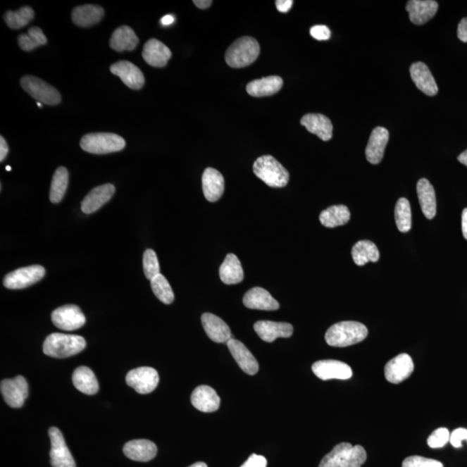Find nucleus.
<instances>
[{
  "label": "nucleus",
  "mask_w": 467,
  "mask_h": 467,
  "mask_svg": "<svg viewBox=\"0 0 467 467\" xmlns=\"http://www.w3.org/2000/svg\"><path fill=\"white\" fill-rule=\"evenodd\" d=\"M72 381L75 388L89 396L96 394L99 391V382L96 375L89 367L77 368L72 375Z\"/></svg>",
  "instance_id": "473e14b6"
},
{
  "label": "nucleus",
  "mask_w": 467,
  "mask_h": 467,
  "mask_svg": "<svg viewBox=\"0 0 467 467\" xmlns=\"http://www.w3.org/2000/svg\"><path fill=\"white\" fill-rule=\"evenodd\" d=\"M450 440V432L446 428H440L432 432L428 439V445L431 448H442Z\"/></svg>",
  "instance_id": "c03bdc74"
},
{
  "label": "nucleus",
  "mask_w": 467,
  "mask_h": 467,
  "mask_svg": "<svg viewBox=\"0 0 467 467\" xmlns=\"http://www.w3.org/2000/svg\"><path fill=\"white\" fill-rule=\"evenodd\" d=\"M20 85L23 89L40 104L55 106L62 100L58 91L40 78L26 75L21 79Z\"/></svg>",
  "instance_id": "423d86ee"
},
{
  "label": "nucleus",
  "mask_w": 467,
  "mask_h": 467,
  "mask_svg": "<svg viewBox=\"0 0 467 467\" xmlns=\"http://www.w3.org/2000/svg\"><path fill=\"white\" fill-rule=\"evenodd\" d=\"M191 401L194 408L204 413L216 411L221 404L216 390L207 385L197 387L192 394Z\"/></svg>",
  "instance_id": "5701e85b"
},
{
  "label": "nucleus",
  "mask_w": 467,
  "mask_h": 467,
  "mask_svg": "<svg viewBox=\"0 0 467 467\" xmlns=\"http://www.w3.org/2000/svg\"><path fill=\"white\" fill-rule=\"evenodd\" d=\"M35 13L30 6L22 7L16 11H8L4 15V20L11 29H21L33 20Z\"/></svg>",
  "instance_id": "e433bc0d"
},
{
  "label": "nucleus",
  "mask_w": 467,
  "mask_h": 467,
  "mask_svg": "<svg viewBox=\"0 0 467 467\" xmlns=\"http://www.w3.org/2000/svg\"><path fill=\"white\" fill-rule=\"evenodd\" d=\"M6 170H8V172H10V170H11V167L9 166H6Z\"/></svg>",
  "instance_id": "bf43d9fd"
},
{
  "label": "nucleus",
  "mask_w": 467,
  "mask_h": 467,
  "mask_svg": "<svg viewBox=\"0 0 467 467\" xmlns=\"http://www.w3.org/2000/svg\"><path fill=\"white\" fill-rule=\"evenodd\" d=\"M193 3L195 4L197 7L202 10L207 9L212 5L211 0H194Z\"/></svg>",
  "instance_id": "864d4df0"
},
{
  "label": "nucleus",
  "mask_w": 467,
  "mask_h": 467,
  "mask_svg": "<svg viewBox=\"0 0 467 467\" xmlns=\"http://www.w3.org/2000/svg\"><path fill=\"white\" fill-rule=\"evenodd\" d=\"M459 39L467 43V18H463L458 26Z\"/></svg>",
  "instance_id": "8fccbe9b"
},
{
  "label": "nucleus",
  "mask_w": 467,
  "mask_h": 467,
  "mask_svg": "<svg viewBox=\"0 0 467 467\" xmlns=\"http://www.w3.org/2000/svg\"><path fill=\"white\" fill-rule=\"evenodd\" d=\"M227 345L235 362L245 373L250 375L257 373L259 371V363L242 342L231 339L227 342Z\"/></svg>",
  "instance_id": "dca6fc26"
},
{
  "label": "nucleus",
  "mask_w": 467,
  "mask_h": 467,
  "mask_svg": "<svg viewBox=\"0 0 467 467\" xmlns=\"http://www.w3.org/2000/svg\"><path fill=\"white\" fill-rule=\"evenodd\" d=\"M44 275L45 269L42 266H29L9 273L4 279L3 283L8 289H23L39 282Z\"/></svg>",
  "instance_id": "0eeeda50"
},
{
  "label": "nucleus",
  "mask_w": 467,
  "mask_h": 467,
  "mask_svg": "<svg viewBox=\"0 0 467 467\" xmlns=\"http://www.w3.org/2000/svg\"><path fill=\"white\" fill-rule=\"evenodd\" d=\"M86 341L81 336L52 333L45 340L43 351L45 355L55 359H66L85 350Z\"/></svg>",
  "instance_id": "f03ea898"
},
{
  "label": "nucleus",
  "mask_w": 467,
  "mask_h": 467,
  "mask_svg": "<svg viewBox=\"0 0 467 467\" xmlns=\"http://www.w3.org/2000/svg\"><path fill=\"white\" fill-rule=\"evenodd\" d=\"M9 147L7 145L6 139H4V137H0V161L3 162L5 161L7 154H8Z\"/></svg>",
  "instance_id": "603ef678"
},
{
  "label": "nucleus",
  "mask_w": 467,
  "mask_h": 467,
  "mask_svg": "<svg viewBox=\"0 0 467 467\" xmlns=\"http://www.w3.org/2000/svg\"><path fill=\"white\" fill-rule=\"evenodd\" d=\"M151 287L154 294L159 301L166 304V305H170L173 302L174 294L172 287H170L168 280L161 273L151 280Z\"/></svg>",
  "instance_id": "ea45409f"
},
{
  "label": "nucleus",
  "mask_w": 467,
  "mask_h": 467,
  "mask_svg": "<svg viewBox=\"0 0 467 467\" xmlns=\"http://www.w3.org/2000/svg\"><path fill=\"white\" fill-rule=\"evenodd\" d=\"M311 36L318 41L328 40L331 37V30L325 25H315L310 30Z\"/></svg>",
  "instance_id": "49530a36"
},
{
  "label": "nucleus",
  "mask_w": 467,
  "mask_h": 467,
  "mask_svg": "<svg viewBox=\"0 0 467 467\" xmlns=\"http://www.w3.org/2000/svg\"><path fill=\"white\" fill-rule=\"evenodd\" d=\"M413 369H415V366H413L411 356L406 353H402L386 364L385 378L387 381L398 385L408 379L413 373Z\"/></svg>",
  "instance_id": "ddd939ff"
},
{
  "label": "nucleus",
  "mask_w": 467,
  "mask_h": 467,
  "mask_svg": "<svg viewBox=\"0 0 467 467\" xmlns=\"http://www.w3.org/2000/svg\"><path fill=\"white\" fill-rule=\"evenodd\" d=\"M144 273L147 279L153 280L161 273L157 254L153 249H147L143 256Z\"/></svg>",
  "instance_id": "79ce46f5"
},
{
  "label": "nucleus",
  "mask_w": 467,
  "mask_h": 467,
  "mask_svg": "<svg viewBox=\"0 0 467 467\" xmlns=\"http://www.w3.org/2000/svg\"><path fill=\"white\" fill-rule=\"evenodd\" d=\"M0 390L6 404L13 409L21 408L29 394L28 383L22 375L3 380L0 383Z\"/></svg>",
  "instance_id": "6e6552de"
},
{
  "label": "nucleus",
  "mask_w": 467,
  "mask_h": 467,
  "mask_svg": "<svg viewBox=\"0 0 467 467\" xmlns=\"http://www.w3.org/2000/svg\"><path fill=\"white\" fill-rule=\"evenodd\" d=\"M389 139V131L385 127H378L372 131L366 149V158L371 164L378 165L382 161Z\"/></svg>",
  "instance_id": "a211bd4d"
},
{
  "label": "nucleus",
  "mask_w": 467,
  "mask_h": 467,
  "mask_svg": "<svg viewBox=\"0 0 467 467\" xmlns=\"http://www.w3.org/2000/svg\"><path fill=\"white\" fill-rule=\"evenodd\" d=\"M410 75L417 88L428 96H434L438 93V86L431 71L424 63L417 62L410 67Z\"/></svg>",
  "instance_id": "4be33fe9"
},
{
  "label": "nucleus",
  "mask_w": 467,
  "mask_h": 467,
  "mask_svg": "<svg viewBox=\"0 0 467 467\" xmlns=\"http://www.w3.org/2000/svg\"><path fill=\"white\" fill-rule=\"evenodd\" d=\"M261 52L260 44L251 37H242L235 41L225 53V61L231 68H240L251 66Z\"/></svg>",
  "instance_id": "7ed1b4c3"
},
{
  "label": "nucleus",
  "mask_w": 467,
  "mask_h": 467,
  "mask_svg": "<svg viewBox=\"0 0 467 467\" xmlns=\"http://www.w3.org/2000/svg\"><path fill=\"white\" fill-rule=\"evenodd\" d=\"M294 1L292 0H277L275 1L276 8L280 13H287L290 11Z\"/></svg>",
  "instance_id": "3c124183"
},
{
  "label": "nucleus",
  "mask_w": 467,
  "mask_h": 467,
  "mask_svg": "<svg viewBox=\"0 0 467 467\" xmlns=\"http://www.w3.org/2000/svg\"><path fill=\"white\" fill-rule=\"evenodd\" d=\"M394 218L398 230L401 233H407L411 230L412 215L411 207L407 199L401 197L397 201L396 210H394Z\"/></svg>",
  "instance_id": "58836bf2"
},
{
  "label": "nucleus",
  "mask_w": 467,
  "mask_h": 467,
  "mask_svg": "<svg viewBox=\"0 0 467 467\" xmlns=\"http://www.w3.org/2000/svg\"><path fill=\"white\" fill-rule=\"evenodd\" d=\"M174 21H175V18L172 15H166V16L161 18V24L163 25H172Z\"/></svg>",
  "instance_id": "6e6d98bb"
},
{
  "label": "nucleus",
  "mask_w": 467,
  "mask_h": 467,
  "mask_svg": "<svg viewBox=\"0 0 467 467\" xmlns=\"http://www.w3.org/2000/svg\"><path fill=\"white\" fill-rule=\"evenodd\" d=\"M68 184V173L66 167H59L53 176L49 200L53 204H58L66 195Z\"/></svg>",
  "instance_id": "c9c22d12"
},
{
  "label": "nucleus",
  "mask_w": 467,
  "mask_h": 467,
  "mask_svg": "<svg viewBox=\"0 0 467 467\" xmlns=\"http://www.w3.org/2000/svg\"><path fill=\"white\" fill-rule=\"evenodd\" d=\"M458 161L461 163V164L467 166V150L463 151V153L459 156Z\"/></svg>",
  "instance_id": "4d7b16f0"
},
{
  "label": "nucleus",
  "mask_w": 467,
  "mask_h": 467,
  "mask_svg": "<svg viewBox=\"0 0 467 467\" xmlns=\"http://www.w3.org/2000/svg\"><path fill=\"white\" fill-rule=\"evenodd\" d=\"M138 44L139 39L134 30L127 25L116 29L110 39V47L117 52L134 51Z\"/></svg>",
  "instance_id": "2f4dec72"
},
{
  "label": "nucleus",
  "mask_w": 467,
  "mask_h": 467,
  "mask_svg": "<svg viewBox=\"0 0 467 467\" xmlns=\"http://www.w3.org/2000/svg\"><path fill=\"white\" fill-rule=\"evenodd\" d=\"M462 233L467 240V208L462 212Z\"/></svg>",
  "instance_id": "5fc2aeb1"
},
{
  "label": "nucleus",
  "mask_w": 467,
  "mask_h": 467,
  "mask_svg": "<svg viewBox=\"0 0 467 467\" xmlns=\"http://www.w3.org/2000/svg\"><path fill=\"white\" fill-rule=\"evenodd\" d=\"M421 211L429 220L436 216V196L434 187L426 178H421L416 186Z\"/></svg>",
  "instance_id": "c756f323"
},
{
  "label": "nucleus",
  "mask_w": 467,
  "mask_h": 467,
  "mask_svg": "<svg viewBox=\"0 0 467 467\" xmlns=\"http://www.w3.org/2000/svg\"><path fill=\"white\" fill-rule=\"evenodd\" d=\"M368 329L362 323L343 321L337 323L328 330L325 341L330 347H347L366 339Z\"/></svg>",
  "instance_id": "f257e3e1"
},
{
  "label": "nucleus",
  "mask_w": 467,
  "mask_h": 467,
  "mask_svg": "<svg viewBox=\"0 0 467 467\" xmlns=\"http://www.w3.org/2000/svg\"><path fill=\"white\" fill-rule=\"evenodd\" d=\"M202 186L205 199L213 203L221 199L225 188V182L221 173L208 167L204 172Z\"/></svg>",
  "instance_id": "b1692460"
},
{
  "label": "nucleus",
  "mask_w": 467,
  "mask_h": 467,
  "mask_svg": "<svg viewBox=\"0 0 467 467\" xmlns=\"http://www.w3.org/2000/svg\"><path fill=\"white\" fill-rule=\"evenodd\" d=\"M254 173L264 183L273 188L285 187L289 182V173L271 155L261 156L253 166Z\"/></svg>",
  "instance_id": "20e7f679"
},
{
  "label": "nucleus",
  "mask_w": 467,
  "mask_h": 467,
  "mask_svg": "<svg viewBox=\"0 0 467 467\" xmlns=\"http://www.w3.org/2000/svg\"><path fill=\"white\" fill-rule=\"evenodd\" d=\"M283 86V80L277 75L254 80L246 87L247 92L254 97L270 96L278 93Z\"/></svg>",
  "instance_id": "cd10ccee"
},
{
  "label": "nucleus",
  "mask_w": 467,
  "mask_h": 467,
  "mask_svg": "<svg viewBox=\"0 0 467 467\" xmlns=\"http://www.w3.org/2000/svg\"><path fill=\"white\" fill-rule=\"evenodd\" d=\"M463 440H466L467 442V429L466 428H457L452 432L450 435V443L452 446L455 448H459L462 447Z\"/></svg>",
  "instance_id": "de8ad7c7"
},
{
  "label": "nucleus",
  "mask_w": 467,
  "mask_h": 467,
  "mask_svg": "<svg viewBox=\"0 0 467 467\" xmlns=\"http://www.w3.org/2000/svg\"><path fill=\"white\" fill-rule=\"evenodd\" d=\"M189 467H208V466L204 462H197L195 464H193Z\"/></svg>",
  "instance_id": "13d9d810"
},
{
  "label": "nucleus",
  "mask_w": 467,
  "mask_h": 467,
  "mask_svg": "<svg viewBox=\"0 0 467 467\" xmlns=\"http://www.w3.org/2000/svg\"><path fill=\"white\" fill-rule=\"evenodd\" d=\"M301 123L311 134L317 135L324 142H328L332 138V121L321 113H307L302 117Z\"/></svg>",
  "instance_id": "393cba45"
},
{
  "label": "nucleus",
  "mask_w": 467,
  "mask_h": 467,
  "mask_svg": "<svg viewBox=\"0 0 467 467\" xmlns=\"http://www.w3.org/2000/svg\"><path fill=\"white\" fill-rule=\"evenodd\" d=\"M104 16V9L96 5L80 6L72 11V21L80 27L96 25Z\"/></svg>",
  "instance_id": "c85d7f7f"
},
{
  "label": "nucleus",
  "mask_w": 467,
  "mask_h": 467,
  "mask_svg": "<svg viewBox=\"0 0 467 467\" xmlns=\"http://www.w3.org/2000/svg\"><path fill=\"white\" fill-rule=\"evenodd\" d=\"M51 320L56 328L70 332L82 328L86 318L77 306L66 305L53 311Z\"/></svg>",
  "instance_id": "1a4fd4ad"
},
{
  "label": "nucleus",
  "mask_w": 467,
  "mask_h": 467,
  "mask_svg": "<svg viewBox=\"0 0 467 467\" xmlns=\"http://www.w3.org/2000/svg\"><path fill=\"white\" fill-rule=\"evenodd\" d=\"M244 304L249 309L275 311L280 304L273 298L270 292L261 287H254L247 292L244 297Z\"/></svg>",
  "instance_id": "bb28decb"
},
{
  "label": "nucleus",
  "mask_w": 467,
  "mask_h": 467,
  "mask_svg": "<svg viewBox=\"0 0 467 467\" xmlns=\"http://www.w3.org/2000/svg\"><path fill=\"white\" fill-rule=\"evenodd\" d=\"M116 192V187L111 184L98 186L85 197L82 202V211L85 214H92L107 204Z\"/></svg>",
  "instance_id": "aec40b11"
},
{
  "label": "nucleus",
  "mask_w": 467,
  "mask_h": 467,
  "mask_svg": "<svg viewBox=\"0 0 467 467\" xmlns=\"http://www.w3.org/2000/svg\"><path fill=\"white\" fill-rule=\"evenodd\" d=\"M158 381V371L151 367L137 368L129 371L126 377L127 385L142 394L153 392Z\"/></svg>",
  "instance_id": "9b49d317"
},
{
  "label": "nucleus",
  "mask_w": 467,
  "mask_h": 467,
  "mask_svg": "<svg viewBox=\"0 0 467 467\" xmlns=\"http://www.w3.org/2000/svg\"><path fill=\"white\" fill-rule=\"evenodd\" d=\"M402 467H444L442 462L421 456H410L402 462Z\"/></svg>",
  "instance_id": "a18cd8bd"
},
{
  "label": "nucleus",
  "mask_w": 467,
  "mask_h": 467,
  "mask_svg": "<svg viewBox=\"0 0 467 467\" xmlns=\"http://www.w3.org/2000/svg\"><path fill=\"white\" fill-rule=\"evenodd\" d=\"M351 219V212L345 205H334L323 211L320 216V223L326 228L344 225Z\"/></svg>",
  "instance_id": "72a5a7b5"
},
{
  "label": "nucleus",
  "mask_w": 467,
  "mask_h": 467,
  "mask_svg": "<svg viewBox=\"0 0 467 467\" xmlns=\"http://www.w3.org/2000/svg\"><path fill=\"white\" fill-rule=\"evenodd\" d=\"M438 7V3L432 0H410L406 10L413 24L423 25L435 17Z\"/></svg>",
  "instance_id": "f3484780"
},
{
  "label": "nucleus",
  "mask_w": 467,
  "mask_h": 467,
  "mask_svg": "<svg viewBox=\"0 0 467 467\" xmlns=\"http://www.w3.org/2000/svg\"><path fill=\"white\" fill-rule=\"evenodd\" d=\"M37 106H39V108L43 107V105H42V104H40V102H37Z\"/></svg>",
  "instance_id": "052dcab7"
},
{
  "label": "nucleus",
  "mask_w": 467,
  "mask_h": 467,
  "mask_svg": "<svg viewBox=\"0 0 467 467\" xmlns=\"http://www.w3.org/2000/svg\"><path fill=\"white\" fill-rule=\"evenodd\" d=\"M254 329L258 336L268 343H272L278 337H290L294 333L292 325L284 322L257 321L254 325Z\"/></svg>",
  "instance_id": "2eb2a0df"
},
{
  "label": "nucleus",
  "mask_w": 467,
  "mask_h": 467,
  "mask_svg": "<svg viewBox=\"0 0 467 467\" xmlns=\"http://www.w3.org/2000/svg\"><path fill=\"white\" fill-rule=\"evenodd\" d=\"M80 146L87 153L108 154L123 150L126 142L123 137L111 132H96L83 136Z\"/></svg>",
  "instance_id": "39448f33"
},
{
  "label": "nucleus",
  "mask_w": 467,
  "mask_h": 467,
  "mask_svg": "<svg viewBox=\"0 0 467 467\" xmlns=\"http://www.w3.org/2000/svg\"><path fill=\"white\" fill-rule=\"evenodd\" d=\"M203 328L207 336L216 343H227L232 339L229 325L221 318L212 313H204L202 318Z\"/></svg>",
  "instance_id": "6ab92c4d"
},
{
  "label": "nucleus",
  "mask_w": 467,
  "mask_h": 467,
  "mask_svg": "<svg viewBox=\"0 0 467 467\" xmlns=\"http://www.w3.org/2000/svg\"><path fill=\"white\" fill-rule=\"evenodd\" d=\"M49 436L51 443L49 457L52 467H77L62 432L58 428L52 427L49 429Z\"/></svg>",
  "instance_id": "9d476101"
},
{
  "label": "nucleus",
  "mask_w": 467,
  "mask_h": 467,
  "mask_svg": "<svg viewBox=\"0 0 467 467\" xmlns=\"http://www.w3.org/2000/svg\"><path fill=\"white\" fill-rule=\"evenodd\" d=\"M111 73L119 77L124 85L132 89H142L145 85V77L142 71L128 61H120L110 67Z\"/></svg>",
  "instance_id": "4468645a"
},
{
  "label": "nucleus",
  "mask_w": 467,
  "mask_h": 467,
  "mask_svg": "<svg viewBox=\"0 0 467 467\" xmlns=\"http://www.w3.org/2000/svg\"><path fill=\"white\" fill-rule=\"evenodd\" d=\"M311 371L317 378L324 381L332 379L348 380L353 374L348 364L337 360L318 361L311 366Z\"/></svg>",
  "instance_id": "f8f14e48"
},
{
  "label": "nucleus",
  "mask_w": 467,
  "mask_h": 467,
  "mask_svg": "<svg viewBox=\"0 0 467 467\" xmlns=\"http://www.w3.org/2000/svg\"><path fill=\"white\" fill-rule=\"evenodd\" d=\"M351 256L356 265L363 266L369 261L377 263L380 258V253L374 242L363 240L356 242L353 247Z\"/></svg>",
  "instance_id": "f704fd0d"
},
{
  "label": "nucleus",
  "mask_w": 467,
  "mask_h": 467,
  "mask_svg": "<svg viewBox=\"0 0 467 467\" xmlns=\"http://www.w3.org/2000/svg\"><path fill=\"white\" fill-rule=\"evenodd\" d=\"M18 44L25 51H32L34 49L47 44V37L39 27H32L27 34H21L18 37Z\"/></svg>",
  "instance_id": "4c0bfd02"
},
{
  "label": "nucleus",
  "mask_w": 467,
  "mask_h": 467,
  "mask_svg": "<svg viewBox=\"0 0 467 467\" xmlns=\"http://www.w3.org/2000/svg\"><path fill=\"white\" fill-rule=\"evenodd\" d=\"M123 453L132 461L147 462L156 457L158 449L151 440H135L125 444Z\"/></svg>",
  "instance_id": "a878e982"
},
{
  "label": "nucleus",
  "mask_w": 467,
  "mask_h": 467,
  "mask_svg": "<svg viewBox=\"0 0 467 467\" xmlns=\"http://www.w3.org/2000/svg\"><path fill=\"white\" fill-rule=\"evenodd\" d=\"M352 447L350 443L343 442L339 444L322 459L318 467H340Z\"/></svg>",
  "instance_id": "a19ab883"
},
{
  "label": "nucleus",
  "mask_w": 467,
  "mask_h": 467,
  "mask_svg": "<svg viewBox=\"0 0 467 467\" xmlns=\"http://www.w3.org/2000/svg\"><path fill=\"white\" fill-rule=\"evenodd\" d=\"M366 449L362 446L356 445L351 448L340 467H361L366 463Z\"/></svg>",
  "instance_id": "37998d69"
},
{
  "label": "nucleus",
  "mask_w": 467,
  "mask_h": 467,
  "mask_svg": "<svg viewBox=\"0 0 467 467\" xmlns=\"http://www.w3.org/2000/svg\"><path fill=\"white\" fill-rule=\"evenodd\" d=\"M222 282L226 285L241 283L244 278V269L240 261L234 254H229L219 269Z\"/></svg>",
  "instance_id": "7c9ffc66"
},
{
  "label": "nucleus",
  "mask_w": 467,
  "mask_h": 467,
  "mask_svg": "<svg viewBox=\"0 0 467 467\" xmlns=\"http://www.w3.org/2000/svg\"><path fill=\"white\" fill-rule=\"evenodd\" d=\"M142 56L150 66L163 68L172 58V51L162 42L151 39L144 45Z\"/></svg>",
  "instance_id": "412c9836"
},
{
  "label": "nucleus",
  "mask_w": 467,
  "mask_h": 467,
  "mask_svg": "<svg viewBox=\"0 0 467 467\" xmlns=\"http://www.w3.org/2000/svg\"><path fill=\"white\" fill-rule=\"evenodd\" d=\"M267 459L261 455L252 454L241 467H267Z\"/></svg>",
  "instance_id": "09e8293b"
}]
</instances>
